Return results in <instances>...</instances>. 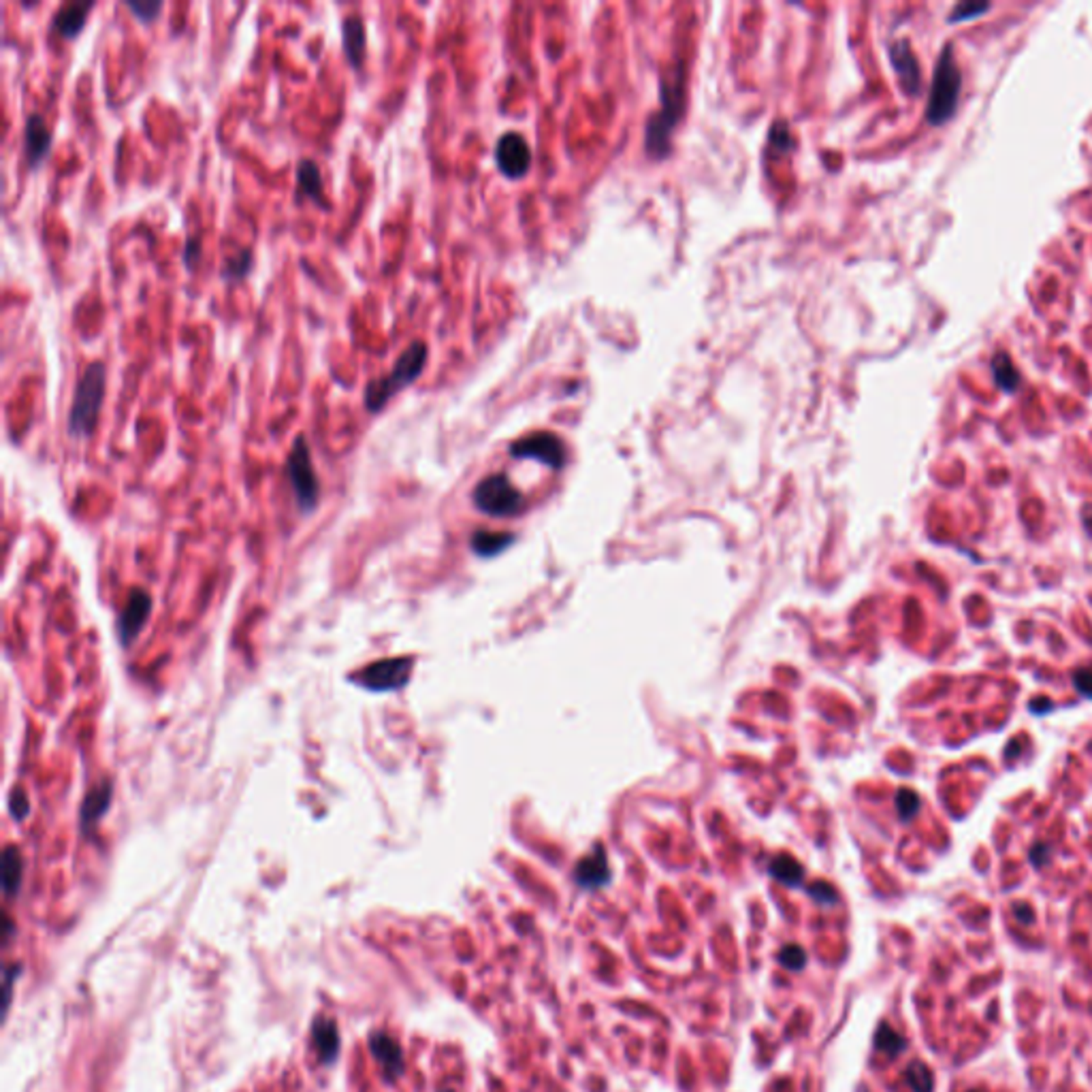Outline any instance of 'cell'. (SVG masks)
Returning <instances> with one entry per match:
<instances>
[{
  "instance_id": "obj_1",
  "label": "cell",
  "mask_w": 1092,
  "mask_h": 1092,
  "mask_svg": "<svg viewBox=\"0 0 1092 1092\" xmlns=\"http://www.w3.org/2000/svg\"><path fill=\"white\" fill-rule=\"evenodd\" d=\"M105 397V365L103 361H90L77 380L73 401H71L66 429L73 438H90L97 427L100 405Z\"/></svg>"
},
{
  "instance_id": "obj_2",
  "label": "cell",
  "mask_w": 1092,
  "mask_h": 1092,
  "mask_svg": "<svg viewBox=\"0 0 1092 1092\" xmlns=\"http://www.w3.org/2000/svg\"><path fill=\"white\" fill-rule=\"evenodd\" d=\"M962 92V71L958 66L951 46L947 43L934 64L933 83L926 107V122L933 126H943L956 114Z\"/></svg>"
},
{
  "instance_id": "obj_3",
  "label": "cell",
  "mask_w": 1092,
  "mask_h": 1092,
  "mask_svg": "<svg viewBox=\"0 0 1092 1092\" xmlns=\"http://www.w3.org/2000/svg\"><path fill=\"white\" fill-rule=\"evenodd\" d=\"M427 363V346L422 342H412L395 361L393 370L384 378H373L365 387V405L370 412H380L388 399L401 388L408 387L421 376Z\"/></svg>"
},
{
  "instance_id": "obj_4",
  "label": "cell",
  "mask_w": 1092,
  "mask_h": 1092,
  "mask_svg": "<svg viewBox=\"0 0 1092 1092\" xmlns=\"http://www.w3.org/2000/svg\"><path fill=\"white\" fill-rule=\"evenodd\" d=\"M286 473L301 512L314 510L320 499V482L319 476H316L314 464H311L310 444L303 436H297V439H294L286 461Z\"/></svg>"
},
{
  "instance_id": "obj_5",
  "label": "cell",
  "mask_w": 1092,
  "mask_h": 1092,
  "mask_svg": "<svg viewBox=\"0 0 1092 1092\" xmlns=\"http://www.w3.org/2000/svg\"><path fill=\"white\" fill-rule=\"evenodd\" d=\"M473 506L489 516H515L523 508V495L504 473H493L476 484Z\"/></svg>"
},
{
  "instance_id": "obj_6",
  "label": "cell",
  "mask_w": 1092,
  "mask_h": 1092,
  "mask_svg": "<svg viewBox=\"0 0 1092 1092\" xmlns=\"http://www.w3.org/2000/svg\"><path fill=\"white\" fill-rule=\"evenodd\" d=\"M412 668H414V657H388V660L373 661V664L365 666L363 670L354 672V677H350V681L370 689V692H397V689L408 685Z\"/></svg>"
},
{
  "instance_id": "obj_7",
  "label": "cell",
  "mask_w": 1092,
  "mask_h": 1092,
  "mask_svg": "<svg viewBox=\"0 0 1092 1092\" xmlns=\"http://www.w3.org/2000/svg\"><path fill=\"white\" fill-rule=\"evenodd\" d=\"M661 100H664L661 111L651 118L649 128H646V149L651 156H666L670 149V132L683 109L681 83L661 88Z\"/></svg>"
},
{
  "instance_id": "obj_8",
  "label": "cell",
  "mask_w": 1092,
  "mask_h": 1092,
  "mask_svg": "<svg viewBox=\"0 0 1092 1092\" xmlns=\"http://www.w3.org/2000/svg\"><path fill=\"white\" fill-rule=\"evenodd\" d=\"M510 453L516 459H536L540 464L555 467V470H559L566 464L564 442L549 431H538L519 439V442L512 444Z\"/></svg>"
},
{
  "instance_id": "obj_9",
  "label": "cell",
  "mask_w": 1092,
  "mask_h": 1092,
  "mask_svg": "<svg viewBox=\"0 0 1092 1092\" xmlns=\"http://www.w3.org/2000/svg\"><path fill=\"white\" fill-rule=\"evenodd\" d=\"M495 163L501 174L510 180H519L525 175L532 165V152H529L525 139L516 132H506L504 137H499L498 146H495Z\"/></svg>"
},
{
  "instance_id": "obj_10",
  "label": "cell",
  "mask_w": 1092,
  "mask_h": 1092,
  "mask_svg": "<svg viewBox=\"0 0 1092 1092\" xmlns=\"http://www.w3.org/2000/svg\"><path fill=\"white\" fill-rule=\"evenodd\" d=\"M149 612H152V595L143 592V589H135V592L131 593V598H128L124 609H122V615L118 619V634L122 644L128 646L141 634V629L146 627L149 619Z\"/></svg>"
},
{
  "instance_id": "obj_11",
  "label": "cell",
  "mask_w": 1092,
  "mask_h": 1092,
  "mask_svg": "<svg viewBox=\"0 0 1092 1092\" xmlns=\"http://www.w3.org/2000/svg\"><path fill=\"white\" fill-rule=\"evenodd\" d=\"M890 63H892L896 75H899L902 90L909 94V97H916L919 92V86H922V71H919V63L916 54H913L909 41L900 38V41H894L892 46H890Z\"/></svg>"
},
{
  "instance_id": "obj_12",
  "label": "cell",
  "mask_w": 1092,
  "mask_h": 1092,
  "mask_svg": "<svg viewBox=\"0 0 1092 1092\" xmlns=\"http://www.w3.org/2000/svg\"><path fill=\"white\" fill-rule=\"evenodd\" d=\"M370 1052L371 1056L376 1058L378 1065L382 1067L384 1075H387L388 1079H397L401 1073H404V1052H401V1045L397 1044V1039L391 1037L388 1033H384V1030H376V1033L370 1035Z\"/></svg>"
},
{
  "instance_id": "obj_13",
  "label": "cell",
  "mask_w": 1092,
  "mask_h": 1092,
  "mask_svg": "<svg viewBox=\"0 0 1092 1092\" xmlns=\"http://www.w3.org/2000/svg\"><path fill=\"white\" fill-rule=\"evenodd\" d=\"M111 798H114V785H111L107 779L88 789V794L83 796L80 811V823L83 832H92V830L98 826L100 817L109 809Z\"/></svg>"
},
{
  "instance_id": "obj_14",
  "label": "cell",
  "mask_w": 1092,
  "mask_h": 1092,
  "mask_svg": "<svg viewBox=\"0 0 1092 1092\" xmlns=\"http://www.w3.org/2000/svg\"><path fill=\"white\" fill-rule=\"evenodd\" d=\"M574 879H576V883L581 885V888L587 890H598L601 885L609 883V857H606L604 849H601L600 845L595 847L592 854H587L578 862L576 868H574Z\"/></svg>"
},
{
  "instance_id": "obj_15",
  "label": "cell",
  "mask_w": 1092,
  "mask_h": 1092,
  "mask_svg": "<svg viewBox=\"0 0 1092 1092\" xmlns=\"http://www.w3.org/2000/svg\"><path fill=\"white\" fill-rule=\"evenodd\" d=\"M24 148H26V160L30 166L41 165L43 160H46V156L49 154V148H52V135H49V128L46 124V120H43L38 114L28 115L26 128H24Z\"/></svg>"
},
{
  "instance_id": "obj_16",
  "label": "cell",
  "mask_w": 1092,
  "mask_h": 1092,
  "mask_svg": "<svg viewBox=\"0 0 1092 1092\" xmlns=\"http://www.w3.org/2000/svg\"><path fill=\"white\" fill-rule=\"evenodd\" d=\"M342 46L348 63L353 64L354 69H361L365 63L367 52V30L361 15H346V18L342 20Z\"/></svg>"
},
{
  "instance_id": "obj_17",
  "label": "cell",
  "mask_w": 1092,
  "mask_h": 1092,
  "mask_svg": "<svg viewBox=\"0 0 1092 1092\" xmlns=\"http://www.w3.org/2000/svg\"><path fill=\"white\" fill-rule=\"evenodd\" d=\"M92 7H94V3H86V0L60 4V9L54 13L52 28L55 32H60L63 37H69V38L77 37L81 32V28L86 26V18H88V13H90Z\"/></svg>"
},
{
  "instance_id": "obj_18",
  "label": "cell",
  "mask_w": 1092,
  "mask_h": 1092,
  "mask_svg": "<svg viewBox=\"0 0 1092 1092\" xmlns=\"http://www.w3.org/2000/svg\"><path fill=\"white\" fill-rule=\"evenodd\" d=\"M311 1041H314V1047L322 1062H327V1065L336 1062L342 1044H339V1030L331 1018L316 1019L314 1027H311Z\"/></svg>"
},
{
  "instance_id": "obj_19",
  "label": "cell",
  "mask_w": 1092,
  "mask_h": 1092,
  "mask_svg": "<svg viewBox=\"0 0 1092 1092\" xmlns=\"http://www.w3.org/2000/svg\"><path fill=\"white\" fill-rule=\"evenodd\" d=\"M24 877V857L15 845H7L3 851V892L7 899L15 896Z\"/></svg>"
},
{
  "instance_id": "obj_20",
  "label": "cell",
  "mask_w": 1092,
  "mask_h": 1092,
  "mask_svg": "<svg viewBox=\"0 0 1092 1092\" xmlns=\"http://www.w3.org/2000/svg\"><path fill=\"white\" fill-rule=\"evenodd\" d=\"M990 370H993V378H994L996 387L1002 388L1005 393L1018 391L1019 382H1022V376H1019V370L1011 361L1010 354L996 353L993 363H990Z\"/></svg>"
},
{
  "instance_id": "obj_21",
  "label": "cell",
  "mask_w": 1092,
  "mask_h": 1092,
  "mask_svg": "<svg viewBox=\"0 0 1092 1092\" xmlns=\"http://www.w3.org/2000/svg\"><path fill=\"white\" fill-rule=\"evenodd\" d=\"M297 180L301 191L308 194V199L314 200L325 208V197H322V175L319 165L311 158H301L297 165Z\"/></svg>"
},
{
  "instance_id": "obj_22",
  "label": "cell",
  "mask_w": 1092,
  "mask_h": 1092,
  "mask_svg": "<svg viewBox=\"0 0 1092 1092\" xmlns=\"http://www.w3.org/2000/svg\"><path fill=\"white\" fill-rule=\"evenodd\" d=\"M768 873H771L779 883L789 885V888H798V885L805 882V866H802L796 857L788 854L774 857L771 866H768Z\"/></svg>"
},
{
  "instance_id": "obj_23",
  "label": "cell",
  "mask_w": 1092,
  "mask_h": 1092,
  "mask_svg": "<svg viewBox=\"0 0 1092 1092\" xmlns=\"http://www.w3.org/2000/svg\"><path fill=\"white\" fill-rule=\"evenodd\" d=\"M873 1045H874V1050L882 1052V1054H885L888 1058L900 1056L902 1052H905L907 1047H909V1044H907V1039L902 1037L899 1030L890 1027L888 1022H882L877 1027V1030H874Z\"/></svg>"
},
{
  "instance_id": "obj_24",
  "label": "cell",
  "mask_w": 1092,
  "mask_h": 1092,
  "mask_svg": "<svg viewBox=\"0 0 1092 1092\" xmlns=\"http://www.w3.org/2000/svg\"><path fill=\"white\" fill-rule=\"evenodd\" d=\"M512 540H515L512 533L476 532L472 536V549H473V553L481 555V557H493V555L501 553L504 549H508V546L512 544Z\"/></svg>"
},
{
  "instance_id": "obj_25",
  "label": "cell",
  "mask_w": 1092,
  "mask_h": 1092,
  "mask_svg": "<svg viewBox=\"0 0 1092 1092\" xmlns=\"http://www.w3.org/2000/svg\"><path fill=\"white\" fill-rule=\"evenodd\" d=\"M905 1082L913 1092H934V1075L922 1061H911L907 1065Z\"/></svg>"
},
{
  "instance_id": "obj_26",
  "label": "cell",
  "mask_w": 1092,
  "mask_h": 1092,
  "mask_svg": "<svg viewBox=\"0 0 1092 1092\" xmlns=\"http://www.w3.org/2000/svg\"><path fill=\"white\" fill-rule=\"evenodd\" d=\"M250 269H252V252H250V250H242V252L228 256L225 265H222L220 276L225 277L226 282H237L242 280V277H246Z\"/></svg>"
},
{
  "instance_id": "obj_27",
  "label": "cell",
  "mask_w": 1092,
  "mask_h": 1092,
  "mask_svg": "<svg viewBox=\"0 0 1092 1092\" xmlns=\"http://www.w3.org/2000/svg\"><path fill=\"white\" fill-rule=\"evenodd\" d=\"M919 805H922V800H919V796L913 792V789H900V792L896 794V811H899V817L902 822H911V819L917 815Z\"/></svg>"
},
{
  "instance_id": "obj_28",
  "label": "cell",
  "mask_w": 1092,
  "mask_h": 1092,
  "mask_svg": "<svg viewBox=\"0 0 1092 1092\" xmlns=\"http://www.w3.org/2000/svg\"><path fill=\"white\" fill-rule=\"evenodd\" d=\"M806 951L802 950L800 945H785L781 951H779V962H781V967L789 968V971H802V968L806 967Z\"/></svg>"
},
{
  "instance_id": "obj_29",
  "label": "cell",
  "mask_w": 1092,
  "mask_h": 1092,
  "mask_svg": "<svg viewBox=\"0 0 1092 1092\" xmlns=\"http://www.w3.org/2000/svg\"><path fill=\"white\" fill-rule=\"evenodd\" d=\"M990 9L988 3H960L956 4L954 11L950 13V24H954V21H967L977 18V15L985 13V11Z\"/></svg>"
},
{
  "instance_id": "obj_30",
  "label": "cell",
  "mask_w": 1092,
  "mask_h": 1092,
  "mask_svg": "<svg viewBox=\"0 0 1092 1092\" xmlns=\"http://www.w3.org/2000/svg\"><path fill=\"white\" fill-rule=\"evenodd\" d=\"M126 7L141 21H152L156 15L160 13V9H163V3H158V0H156V3L154 0H128Z\"/></svg>"
},
{
  "instance_id": "obj_31",
  "label": "cell",
  "mask_w": 1092,
  "mask_h": 1092,
  "mask_svg": "<svg viewBox=\"0 0 1092 1092\" xmlns=\"http://www.w3.org/2000/svg\"><path fill=\"white\" fill-rule=\"evenodd\" d=\"M9 811H11V817L18 819V822H24V819L28 817V813H30V800H28V796L21 792V789H13V792H11Z\"/></svg>"
},
{
  "instance_id": "obj_32",
  "label": "cell",
  "mask_w": 1092,
  "mask_h": 1092,
  "mask_svg": "<svg viewBox=\"0 0 1092 1092\" xmlns=\"http://www.w3.org/2000/svg\"><path fill=\"white\" fill-rule=\"evenodd\" d=\"M1028 862L1035 868H1045L1052 862V847L1047 843H1035L1028 851Z\"/></svg>"
},
{
  "instance_id": "obj_33",
  "label": "cell",
  "mask_w": 1092,
  "mask_h": 1092,
  "mask_svg": "<svg viewBox=\"0 0 1092 1092\" xmlns=\"http://www.w3.org/2000/svg\"><path fill=\"white\" fill-rule=\"evenodd\" d=\"M809 894L819 902V905H834V902L839 900L837 890H834L830 883H823V882L813 883V888H809Z\"/></svg>"
},
{
  "instance_id": "obj_34",
  "label": "cell",
  "mask_w": 1092,
  "mask_h": 1092,
  "mask_svg": "<svg viewBox=\"0 0 1092 1092\" xmlns=\"http://www.w3.org/2000/svg\"><path fill=\"white\" fill-rule=\"evenodd\" d=\"M1073 685H1075V689L1084 695V698L1092 700V668L1090 666L1078 668V670L1073 672Z\"/></svg>"
},
{
  "instance_id": "obj_35",
  "label": "cell",
  "mask_w": 1092,
  "mask_h": 1092,
  "mask_svg": "<svg viewBox=\"0 0 1092 1092\" xmlns=\"http://www.w3.org/2000/svg\"><path fill=\"white\" fill-rule=\"evenodd\" d=\"M1011 913H1013V917H1016L1019 924H1027V926H1033L1035 919H1037V916H1035V909L1028 905V902L1016 900L1011 905Z\"/></svg>"
},
{
  "instance_id": "obj_36",
  "label": "cell",
  "mask_w": 1092,
  "mask_h": 1092,
  "mask_svg": "<svg viewBox=\"0 0 1092 1092\" xmlns=\"http://www.w3.org/2000/svg\"><path fill=\"white\" fill-rule=\"evenodd\" d=\"M200 254V243L199 239H188L186 248H183V260H186V265H194V260L199 259Z\"/></svg>"
},
{
  "instance_id": "obj_37",
  "label": "cell",
  "mask_w": 1092,
  "mask_h": 1092,
  "mask_svg": "<svg viewBox=\"0 0 1092 1092\" xmlns=\"http://www.w3.org/2000/svg\"><path fill=\"white\" fill-rule=\"evenodd\" d=\"M968 1092H973V1090H968Z\"/></svg>"
}]
</instances>
